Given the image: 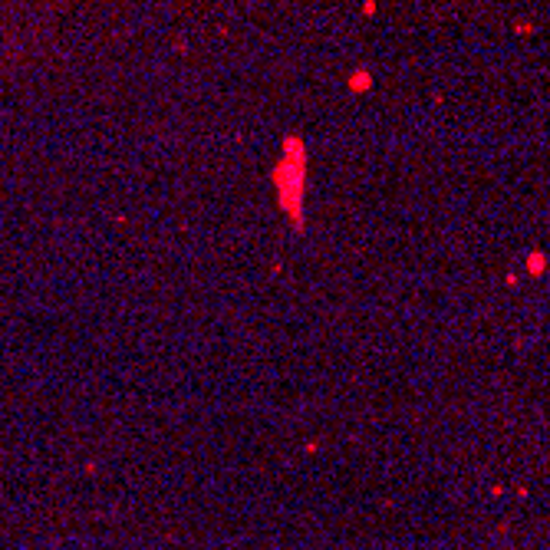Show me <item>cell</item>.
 Wrapping results in <instances>:
<instances>
[{"instance_id":"1","label":"cell","mask_w":550,"mask_h":550,"mask_svg":"<svg viewBox=\"0 0 550 550\" xmlns=\"http://www.w3.org/2000/svg\"><path fill=\"white\" fill-rule=\"evenodd\" d=\"M284 162L277 165L274 181H277V191H280V201L284 208L290 211L293 208V218L300 221V198H303V146L300 138H287L284 142Z\"/></svg>"}]
</instances>
